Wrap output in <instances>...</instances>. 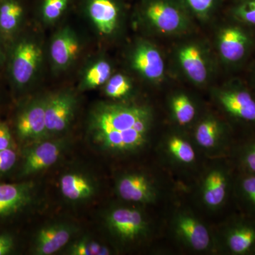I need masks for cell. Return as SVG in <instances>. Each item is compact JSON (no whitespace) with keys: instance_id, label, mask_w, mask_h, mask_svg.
<instances>
[{"instance_id":"6da1fadb","label":"cell","mask_w":255,"mask_h":255,"mask_svg":"<svg viewBox=\"0 0 255 255\" xmlns=\"http://www.w3.org/2000/svg\"><path fill=\"white\" fill-rule=\"evenodd\" d=\"M148 110L135 106L102 105L91 117L92 141L102 150L127 153L141 149L150 129Z\"/></svg>"},{"instance_id":"7a4b0ae2","label":"cell","mask_w":255,"mask_h":255,"mask_svg":"<svg viewBox=\"0 0 255 255\" xmlns=\"http://www.w3.org/2000/svg\"><path fill=\"white\" fill-rule=\"evenodd\" d=\"M10 47L6 53L10 80L16 88L21 90L34 77L41 63V49L36 42L25 37L14 40Z\"/></svg>"},{"instance_id":"3957f363","label":"cell","mask_w":255,"mask_h":255,"mask_svg":"<svg viewBox=\"0 0 255 255\" xmlns=\"http://www.w3.org/2000/svg\"><path fill=\"white\" fill-rule=\"evenodd\" d=\"M47 99L36 100L22 107L14 121V133L20 142H36L48 136L46 124Z\"/></svg>"},{"instance_id":"277c9868","label":"cell","mask_w":255,"mask_h":255,"mask_svg":"<svg viewBox=\"0 0 255 255\" xmlns=\"http://www.w3.org/2000/svg\"><path fill=\"white\" fill-rule=\"evenodd\" d=\"M65 147L62 140H43L28 146L23 150L20 176L27 177L51 167L58 162Z\"/></svg>"},{"instance_id":"5b68a950","label":"cell","mask_w":255,"mask_h":255,"mask_svg":"<svg viewBox=\"0 0 255 255\" xmlns=\"http://www.w3.org/2000/svg\"><path fill=\"white\" fill-rule=\"evenodd\" d=\"M107 221L111 231L124 241H137L147 231L145 218L136 209L119 208L112 210L107 216Z\"/></svg>"},{"instance_id":"8992f818","label":"cell","mask_w":255,"mask_h":255,"mask_svg":"<svg viewBox=\"0 0 255 255\" xmlns=\"http://www.w3.org/2000/svg\"><path fill=\"white\" fill-rule=\"evenodd\" d=\"M225 234V245L236 255L255 254V218L245 215L230 223Z\"/></svg>"},{"instance_id":"52a82bcc","label":"cell","mask_w":255,"mask_h":255,"mask_svg":"<svg viewBox=\"0 0 255 255\" xmlns=\"http://www.w3.org/2000/svg\"><path fill=\"white\" fill-rule=\"evenodd\" d=\"M76 107V101L68 92L47 99L46 124L48 135H57L70 127Z\"/></svg>"},{"instance_id":"ba28073f","label":"cell","mask_w":255,"mask_h":255,"mask_svg":"<svg viewBox=\"0 0 255 255\" xmlns=\"http://www.w3.org/2000/svg\"><path fill=\"white\" fill-rule=\"evenodd\" d=\"M220 102L232 118L255 127V95L247 89L236 87L221 93Z\"/></svg>"},{"instance_id":"9c48e42d","label":"cell","mask_w":255,"mask_h":255,"mask_svg":"<svg viewBox=\"0 0 255 255\" xmlns=\"http://www.w3.org/2000/svg\"><path fill=\"white\" fill-rule=\"evenodd\" d=\"M33 194L31 182L0 183V220L22 211L31 204Z\"/></svg>"},{"instance_id":"30bf717a","label":"cell","mask_w":255,"mask_h":255,"mask_svg":"<svg viewBox=\"0 0 255 255\" xmlns=\"http://www.w3.org/2000/svg\"><path fill=\"white\" fill-rule=\"evenodd\" d=\"M119 196L130 202L147 204L155 200V189L148 178L141 174H126L117 184Z\"/></svg>"},{"instance_id":"8fae6325","label":"cell","mask_w":255,"mask_h":255,"mask_svg":"<svg viewBox=\"0 0 255 255\" xmlns=\"http://www.w3.org/2000/svg\"><path fill=\"white\" fill-rule=\"evenodd\" d=\"M251 42V37L244 29L239 26H230L221 32L220 53L228 63H240L248 54Z\"/></svg>"},{"instance_id":"7c38bea8","label":"cell","mask_w":255,"mask_h":255,"mask_svg":"<svg viewBox=\"0 0 255 255\" xmlns=\"http://www.w3.org/2000/svg\"><path fill=\"white\" fill-rule=\"evenodd\" d=\"M73 233V228L62 223L45 226L35 237L33 253L37 255L54 254L68 244Z\"/></svg>"},{"instance_id":"4fadbf2b","label":"cell","mask_w":255,"mask_h":255,"mask_svg":"<svg viewBox=\"0 0 255 255\" xmlns=\"http://www.w3.org/2000/svg\"><path fill=\"white\" fill-rule=\"evenodd\" d=\"M231 187L229 172L214 169L206 176L203 189V199L210 208H219L226 201Z\"/></svg>"},{"instance_id":"5bb4252c","label":"cell","mask_w":255,"mask_h":255,"mask_svg":"<svg viewBox=\"0 0 255 255\" xmlns=\"http://www.w3.org/2000/svg\"><path fill=\"white\" fill-rule=\"evenodd\" d=\"M80 44L78 38L70 28L61 30L55 36L50 46V55L55 66L68 67L78 56Z\"/></svg>"},{"instance_id":"9a60e30c","label":"cell","mask_w":255,"mask_h":255,"mask_svg":"<svg viewBox=\"0 0 255 255\" xmlns=\"http://www.w3.org/2000/svg\"><path fill=\"white\" fill-rule=\"evenodd\" d=\"M176 230L183 241L192 249L203 251L209 248L211 238L207 228L193 216H179L176 223Z\"/></svg>"},{"instance_id":"2e32d148","label":"cell","mask_w":255,"mask_h":255,"mask_svg":"<svg viewBox=\"0 0 255 255\" xmlns=\"http://www.w3.org/2000/svg\"><path fill=\"white\" fill-rule=\"evenodd\" d=\"M60 189L67 200L82 201L90 199L95 193V183L85 174L69 172L60 179Z\"/></svg>"},{"instance_id":"e0dca14e","label":"cell","mask_w":255,"mask_h":255,"mask_svg":"<svg viewBox=\"0 0 255 255\" xmlns=\"http://www.w3.org/2000/svg\"><path fill=\"white\" fill-rule=\"evenodd\" d=\"M134 68L150 80H157L164 73V62L160 53L152 47L142 45L132 57Z\"/></svg>"},{"instance_id":"ac0fdd59","label":"cell","mask_w":255,"mask_h":255,"mask_svg":"<svg viewBox=\"0 0 255 255\" xmlns=\"http://www.w3.org/2000/svg\"><path fill=\"white\" fill-rule=\"evenodd\" d=\"M88 12L101 33L110 34L115 29L118 9L112 0H90Z\"/></svg>"},{"instance_id":"d6986e66","label":"cell","mask_w":255,"mask_h":255,"mask_svg":"<svg viewBox=\"0 0 255 255\" xmlns=\"http://www.w3.org/2000/svg\"><path fill=\"white\" fill-rule=\"evenodd\" d=\"M147 18L161 31H176L182 26V17L174 6L162 1L152 3L146 11Z\"/></svg>"},{"instance_id":"ffe728a7","label":"cell","mask_w":255,"mask_h":255,"mask_svg":"<svg viewBox=\"0 0 255 255\" xmlns=\"http://www.w3.org/2000/svg\"><path fill=\"white\" fill-rule=\"evenodd\" d=\"M24 9L18 0H0V37L11 40L22 22Z\"/></svg>"},{"instance_id":"44dd1931","label":"cell","mask_w":255,"mask_h":255,"mask_svg":"<svg viewBox=\"0 0 255 255\" xmlns=\"http://www.w3.org/2000/svg\"><path fill=\"white\" fill-rule=\"evenodd\" d=\"M235 182V194L246 216L255 218V174L240 172Z\"/></svg>"},{"instance_id":"7402d4cb","label":"cell","mask_w":255,"mask_h":255,"mask_svg":"<svg viewBox=\"0 0 255 255\" xmlns=\"http://www.w3.org/2000/svg\"><path fill=\"white\" fill-rule=\"evenodd\" d=\"M179 58L183 69L191 80L197 83L205 81L207 70L199 48L194 46L185 47L179 52Z\"/></svg>"},{"instance_id":"603a6c76","label":"cell","mask_w":255,"mask_h":255,"mask_svg":"<svg viewBox=\"0 0 255 255\" xmlns=\"http://www.w3.org/2000/svg\"><path fill=\"white\" fill-rule=\"evenodd\" d=\"M221 129L219 122L214 119H206L201 122L195 132L196 142L204 148H211L219 141Z\"/></svg>"},{"instance_id":"cb8c5ba5","label":"cell","mask_w":255,"mask_h":255,"mask_svg":"<svg viewBox=\"0 0 255 255\" xmlns=\"http://www.w3.org/2000/svg\"><path fill=\"white\" fill-rule=\"evenodd\" d=\"M237 165L240 172L255 174V134L237 150Z\"/></svg>"},{"instance_id":"d4e9b609","label":"cell","mask_w":255,"mask_h":255,"mask_svg":"<svg viewBox=\"0 0 255 255\" xmlns=\"http://www.w3.org/2000/svg\"><path fill=\"white\" fill-rule=\"evenodd\" d=\"M112 69L107 62L101 60L92 65L87 72L85 78V86L96 88L104 85L110 80Z\"/></svg>"},{"instance_id":"484cf974","label":"cell","mask_w":255,"mask_h":255,"mask_svg":"<svg viewBox=\"0 0 255 255\" xmlns=\"http://www.w3.org/2000/svg\"><path fill=\"white\" fill-rule=\"evenodd\" d=\"M167 147L171 155L183 163H191L195 159V151L190 143L177 136L169 139Z\"/></svg>"},{"instance_id":"4316f807","label":"cell","mask_w":255,"mask_h":255,"mask_svg":"<svg viewBox=\"0 0 255 255\" xmlns=\"http://www.w3.org/2000/svg\"><path fill=\"white\" fill-rule=\"evenodd\" d=\"M172 107L174 117L180 125L190 123L194 118L195 108L187 96L181 95L174 97Z\"/></svg>"},{"instance_id":"83f0119b","label":"cell","mask_w":255,"mask_h":255,"mask_svg":"<svg viewBox=\"0 0 255 255\" xmlns=\"http://www.w3.org/2000/svg\"><path fill=\"white\" fill-rule=\"evenodd\" d=\"M69 255H108L110 251L107 246L89 238H82L74 243L69 248Z\"/></svg>"},{"instance_id":"f1b7e54d","label":"cell","mask_w":255,"mask_h":255,"mask_svg":"<svg viewBox=\"0 0 255 255\" xmlns=\"http://www.w3.org/2000/svg\"><path fill=\"white\" fill-rule=\"evenodd\" d=\"M130 89V83L127 78L121 74H117L108 80L105 92L109 97L119 99L127 95Z\"/></svg>"},{"instance_id":"f546056e","label":"cell","mask_w":255,"mask_h":255,"mask_svg":"<svg viewBox=\"0 0 255 255\" xmlns=\"http://www.w3.org/2000/svg\"><path fill=\"white\" fill-rule=\"evenodd\" d=\"M68 0H44L43 4V17L47 21L58 19L66 9Z\"/></svg>"},{"instance_id":"4dcf8cb0","label":"cell","mask_w":255,"mask_h":255,"mask_svg":"<svg viewBox=\"0 0 255 255\" xmlns=\"http://www.w3.org/2000/svg\"><path fill=\"white\" fill-rule=\"evenodd\" d=\"M236 17L247 24L255 26V0H246L235 11Z\"/></svg>"},{"instance_id":"1f68e13d","label":"cell","mask_w":255,"mask_h":255,"mask_svg":"<svg viewBox=\"0 0 255 255\" xmlns=\"http://www.w3.org/2000/svg\"><path fill=\"white\" fill-rule=\"evenodd\" d=\"M18 154L16 149L0 150V175L10 172L16 165Z\"/></svg>"},{"instance_id":"d6a6232c","label":"cell","mask_w":255,"mask_h":255,"mask_svg":"<svg viewBox=\"0 0 255 255\" xmlns=\"http://www.w3.org/2000/svg\"><path fill=\"white\" fill-rule=\"evenodd\" d=\"M6 149H16V142L9 125L0 121V150Z\"/></svg>"},{"instance_id":"836d02e7","label":"cell","mask_w":255,"mask_h":255,"mask_svg":"<svg viewBox=\"0 0 255 255\" xmlns=\"http://www.w3.org/2000/svg\"><path fill=\"white\" fill-rule=\"evenodd\" d=\"M15 248L14 238L7 233L0 234V255L11 254Z\"/></svg>"},{"instance_id":"e575fe53","label":"cell","mask_w":255,"mask_h":255,"mask_svg":"<svg viewBox=\"0 0 255 255\" xmlns=\"http://www.w3.org/2000/svg\"><path fill=\"white\" fill-rule=\"evenodd\" d=\"M191 8L198 13H205L212 6L214 0H187Z\"/></svg>"},{"instance_id":"d590c367","label":"cell","mask_w":255,"mask_h":255,"mask_svg":"<svg viewBox=\"0 0 255 255\" xmlns=\"http://www.w3.org/2000/svg\"><path fill=\"white\" fill-rule=\"evenodd\" d=\"M6 61V52L3 48L2 45L0 43V68L3 66V65Z\"/></svg>"}]
</instances>
